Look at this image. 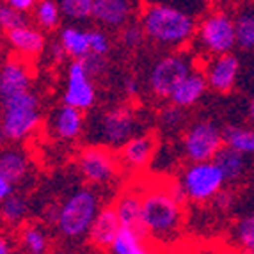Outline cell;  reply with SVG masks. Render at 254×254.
Here are the masks:
<instances>
[{
    "label": "cell",
    "instance_id": "obj_36",
    "mask_svg": "<svg viewBox=\"0 0 254 254\" xmlns=\"http://www.w3.org/2000/svg\"><path fill=\"white\" fill-rule=\"evenodd\" d=\"M85 64V68H87V71H89V75L93 76L94 80H96L98 76H102L103 73L107 71V57H103V55H94V54H89L85 59H82Z\"/></svg>",
    "mask_w": 254,
    "mask_h": 254
},
{
    "label": "cell",
    "instance_id": "obj_19",
    "mask_svg": "<svg viewBox=\"0 0 254 254\" xmlns=\"http://www.w3.org/2000/svg\"><path fill=\"white\" fill-rule=\"evenodd\" d=\"M84 131L82 110L69 105H61L52 116V133L59 140H75Z\"/></svg>",
    "mask_w": 254,
    "mask_h": 254
},
{
    "label": "cell",
    "instance_id": "obj_23",
    "mask_svg": "<svg viewBox=\"0 0 254 254\" xmlns=\"http://www.w3.org/2000/svg\"><path fill=\"white\" fill-rule=\"evenodd\" d=\"M30 173V160L21 149L9 148L0 151V174L14 185L25 182Z\"/></svg>",
    "mask_w": 254,
    "mask_h": 254
},
{
    "label": "cell",
    "instance_id": "obj_13",
    "mask_svg": "<svg viewBox=\"0 0 254 254\" xmlns=\"http://www.w3.org/2000/svg\"><path fill=\"white\" fill-rule=\"evenodd\" d=\"M32 89V73L20 55L9 57L0 66V102Z\"/></svg>",
    "mask_w": 254,
    "mask_h": 254
},
{
    "label": "cell",
    "instance_id": "obj_29",
    "mask_svg": "<svg viewBox=\"0 0 254 254\" xmlns=\"http://www.w3.org/2000/svg\"><path fill=\"white\" fill-rule=\"evenodd\" d=\"M231 237L244 254H254V212L240 217L231 229Z\"/></svg>",
    "mask_w": 254,
    "mask_h": 254
},
{
    "label": "cell",
    "instance_id": "obj_15",
    "mask_svg": "<svg viewBox=\"0 0 254 254\" xmlns=\"http://www.w3.org/2000/svg\"><path fill=\"white\" fill-rule=\"evenodd\" d=\"M135 14L133 0H94L93 20L105 29H121Z\"/></svg>",
    "mask_w": 254,
    "mask_h": 254
},
{
    "label": "cell",
    "instance_id": "obj_32",
    "mask_svg": "<svg viewBox=\"0 0 254 254\" xmlns=\"http://www.w3.org/2000/svg\"><path fill=\"white\" fill-rule=\"evenodd\" d=\"M146 39L144 29L139 21H128L127 25L119 29V43L128 50H135L139 48Z\"/></svg>",
    "mask_w": 254,
    "mask_h": 254
},
{
    "label": "cell",
    "instance_id": "obj_35",
    "mask_svg": "<svg viewBox=\"0 0 254 254\" xmlns=\"http://www.w3.org/2000/svg\"><path fill=\"white\" fill-rule=\"evenodd\" d=\"M87 32H89L91 54L107 57V54L110 52V38L109 36H107L102 29H87Z\"/></svg>",
    "mask_w": 254,
    "mask_h": 254
},
{
    "label": "cell",
    "instance_id": "obj_28",
    "mask_svg": "<svg viewBox=\"0 0 254 254\" xmlns=\"http://www.w3.org/2000/svg\"><path fill=\"white\" fill-rule=\"evenodd\" d=\"M27 213H29V203L23 195L16 194V192L0 204V220L9 228H16V226L23 224Z\"/></svg>",
    "mask_w": 254,
    "mask_h": 254
},
{
    "label": "cell",
    "instance_id": "obj_9",
    "mask_svg": "<svg viewBox=\"0 0 254 254\" xmlns=\"http://www.w3.org/2000/svg\"><path fill=\"white\" fill-rule=\"evenodd\" d=\"M224 146V131L215 121L199 119L183 130L182 153L189 162L213 160Z\"/></svg>",
    "mask_w": 254,
    "mask_h": 254
},
{
    "label": "cell",
    "instance_id": "obj_21",
    "mask_svg": "<svg viewBox=\"0 0 254 254\" xmlns=\"http://www.w3.org/2000/svg\"><path fill=\"white\" fill-rule=\"evenodd\" d=\"M112 206L118 213L121 226L140 229V210H142L140 192L133 190V189H127L116 197Z\"/></svg>",
    "mask_w": 254,
    "mask_h": 254
},
{
    "label": "cell",
    "instance_id": "obj_31",
    "mask_svg": "<svg viewBox=\"0 0 254 254\" xmlns=\"http://www.w3.org/2000/svg\"><path fill=\"white\" fill-rule=\"evenodd\" d=\"M63 14L69 21H85L93 18L94 0H57Z\"/></svg>",
    "mask_w": 254,
    "mask_h": 254
},
{
    "label": "cell",
    "instance_id": "obj_8",
    "mask_svg": "<svg viewBox=\"0 0 254 254\" xmlns=\"http://www.w3.org/2000/svg\"><path fill=\"white\" fill-rule=\"evenodd\" d=\"M76 169L85 183L93 187L110 185L118 178L121 160L114 149L103 144L85 146L76 155Z\"/></svg>",
    "mask_w": 254,
    "mask_h": 254
},
{
    "label": "cell",
    "instance_id": "obj_37",
    "mask_svg": "<svg viewBox=\"0 0 254 254\" xmlns=\"http://www.w3.org/2000/svg\"><path fill=\"white\" fill-rule=\"evenodd\" d=\"M212 204L215 210H219V212H229L235 204L233 192L228 190V189H222V190L215 194V197L212 199Z\"/></svg>",
    "mask_w": 254,
    "mask_h": 254
},
{
    "label": "cell",
    "instance_id": "obj_33",
    "mask_svg": "<svg viewBox=\"0 0 254 254\" xmlns=\"http://www.w3.org/2000/svg\"><path fill=\"white\" fill-rule=\"evenodd\" d=\"M29 23L25 13H20L9 4H0V30L9 32V30L18 29Z\"/></svg>",
    "mask_w": 254,
    "mask_h": 254
},
{
    "label": "cell",
    "instance_id": "obj_30",
    "mask_svg": "<svg viewBox=\"0 0 254 254\" xmlns=\"http://www.w3.org/2000/svg\"><path fill=\"white\" fill-rule=\"evenodd\" d=\"M61 9L57 0H38L34 7V18L41 29L52 30L61 23Z\"/></svg>",
    "mask_w": 254,
    "mask_h": 254
},
{
    "label": "cell",
    "instance_id": "obj_5",
    "mask_svg": "<svg viewBox=\"0 0 254 254\" xmlns=\"http://www.w3.org/2000/svg\"><path fill=\"white\" fill-rule=\"evenodd\" d=\"M197 68L192 55L183 50H173L164 54L153 63L151 69L148 71V89L153 96L160 100H169L173 91L182 84L189 73Z\"/></svg>",
    "mask_w": 254,
    "mask_h": 254
},
{
    "label": "cell",
    "instance_id": "obj_2",
    "mask_svg": "<svg viewBox=\"0 0 254 254\" xmlns=\"http://www.w3.org/2000/svg\"><path fill=\"white\" fill-rule=\"evenodd\" d=\"M146 39L157 47L180 50L194 39L197 23L189 13L167 4H151L140 16Z\"/></svg>",
    "mask_w": 254,
    "mask_h": 254
},
{
    "label": "cell",
    "instance_id": "obj_40",
    "mask_svg": "<svg viewBox=\"0 0 254 254\" xmlns=\"http://www.w3.org/2000/svg\"><path fill=\"white\" fill-rule=\"evenodd\" d=\"M14 189H16V185H14L13 182H9L5 176H2V174H0V204L4 203L9 195L14 194Z\"/></svg>",
    "mask_w": 254,
    "mask_h": 254
},
{
    "label": "cell",
    "instance_id": "obj_26",
    "mask_svg": "<svg viewBox=\"0 0 254 254\" xmlns=\"http://www.w3.org/2000/svg\"><path fill=\"white\" fill-rule=\"evenodd\" d=\"M235 16V32H237V47L240 50H254V5H242Z\"/></svg>",
    "mask_w": 254,
    "mask_h": 254
},
{
    "label": "cell",
    "instance_id": "obj_34",
    "mask_svg": "<svg viewBox=\"0 0 254 254\" xmlns=\"http://www.w3.org/2000/svg\"><path fill=\"white\" fill-rule=\"evenodd\" d=\"M158 121L167 130H178L183 127V121H185V109H180L169 102V105H165L158 112Z\"/></svg>",
    "mask_w": 254,
    "mask_h": 254
},
{
    "label": "cell",
    "instance_id": "obj_42",
    "mask_svg": "<svg viewBox=\"0 0 254 254\" xmlns=\"http://www.w3.org/2000/svg\"><path fill=\"white\" fill-rule=\"evenodd\" d=\"M246 116H247V121L254 127V94L247 100V105H246Z\"/></svg>",
    "mask_w": 254,
    "mask_h": 254
},
{
    "label": "cell",
    "instance_id": "obj_1",
    "mask_svg": "<svg viewBox=\"0 0 254 254\" xmlns=\"http://www.w3.org/2000/svg\"><path fill=\"white\" fill-rule=\"evenodd\" d=\"M140 229L153 242L169 244L183 229L185 220V194L178 182L151 185L140 192Z\"/></svg>",
    "mask_w": 254,
    "mask_h": 254
},
{
    "label": "cell",
    "instance_id": "obj_17",
    "mask_svg": "<svg viewBox=\"0 0 254 254\" xmlns=\"http://www.w3.org/2000/svg\"><path fill=\"white\" fill-rule=\"evenodd\" d=\"M119 229H121V222H119V217L116 213L114 206H103L94 219L87 237H89L91 244L94 247L107 251L114 244Z\"/></svg>",
    "mask_w": 254,
    "mask_h": 254
},
{
    "label": "cell",
    "instance_id": "obj_16",
    "mask_svg": "<svg viewBox=\"0 0 254 254\" xmlns=\"http://www.w3.org/2000/svg\"><path fill=\"white\" fill-rule=\"evenodd\" d=\"M5 39H7L9 47L13 48L20 57H23V59L38 57L47 48L45 34L39 29L30 25V23L5 32Z\"/></svg>",
    "mask_w": 254,
    "mask_h": 254
},
{
    "label": "cell",
    "instance_id": "obj_39",
    "mask_svg": "<svg viewBox=\"0 0 254 254\" xmlns=\"http://www.w3.org/2000/svg\"><path fill=\"white\" fill-rule=\"evenodd\" d=\"M48 54H50V59L54 61V63H63V61L68 57V54H66V50H64V47L61 45L59 39L54 41V43H50V47H48Z\"/></svg>",
    "mask_w": 254,
    "mask_h": 254
},
{
    "label": "cell",
    "instance_id": "obj_43",
    "mask_svg": "<svg viewBox=\"0 0 254 254\" xmlns=\"http://www.w3.org/2000/svg\"><path fill=\"white\" fill-rule=\"evenodd\" d=\"M0 254H13V249H11V242L0 233Z\"/></svg>",
    "mask_w": 254,
    "mask_h": 254
},
{
    "label": "cell",
    "instance_id": "obj_20",
    "mask_svg": "<svg viewBox=\"0 0 254 254\" xmlns=\"http://www.w3.org/2000/svg\"><path fill=\"white\" fill-rule=\"evenodd\" d=\"M219 169L222 171L226 178V183H237L246 176L247 169H249V157L244 153L237 151V149L229 148V146H222L220 151L213 158Z\"/></svg>",
    "mask_w": 254,
    "mask_h": 254
},
{
    "label": "cell",
    "instance_id": "obj_24",
    "mask_svg": "<svg viewBox=\"0 0 254 254\" xmlns=\"http://www.w3.org/2000/svg\"><path fill=\"white\" fill-rule=\"evenodd\" d=\"M18 244L27 254H48L50 253L52 242L47 229L41 224H21L18 233Z\"/></svg>",
    "mask_w": 254,
    "mask_h": 254
},
{
    "label": "cell",
    "instance_id": "obj_18",
    "mask_svg": "<svg viewBox=\"0 0 254 254\" xmlns=\"http://www.w3.org/2000/svg\"><path fill=\"white\" fill-rule=\"evenodd\" d=\"M208 91V82L204 78L203 71L195 68L192 73L185 76L182 80V84L173 91V94L169 96V102L174 103L180 109H192L194 105L203 100V96Z\"/></svg>",
    "mask_w": 254,
    "mask_h": 254
},
{
    "label": "cell",
    "instance_id": "obj_10",
    "mask_svg": "<svg viewBox=\"0 0 254 254\" xmlns=\"http://www.w3.org/2000/svg\"><path fill=\"white\" fill-rule=\"evenodd\" d=\"M139 116L131 105H116L103 110L96 119V137L98 142L109 148H121V146L137 135L139 130Z\"/></svg>",
    "mask_w": 254,
    "mask_h": 254
},
{
    "label": "cell",
    "instance_id": "obj_44",
    "mask_svg": "<svg viewBox=\"0 0 254 254\" xmlns=\"http://www.w3.org/2000/svg\"><path fill=\"white\" fill-rule=\"evenodd\" d=\"M208 2H213V0H208Z\"/></svg>",
    "mask_w": 254,
    "mask_h": 254
},
{
    "label": "cell",
    "instance_id": "obj_14",
    "mask_svg": "<svg viewBox=\"0 0 254 254\" xmlns=\"http://www.w3.org/2000/svg\"><path fill=\"white\" fill-rule=\"evenodd\" d=\"M157 151V139L153 133H137L130 140H127L121 148H119V160L121 165L128 169L140 171L153 160Z\"/></svg>",
    "mask_w": 254,
    "mask_h": 254
},
{
    "label": "cell",
    "instance_id": "obj_11",
    "mask_svg": "<svg viewBox=\"0 0 254 254\" xmlns=\"http://www.w3.org/2000/svg\"><path fill=\"white\" fill-rule=\"evenodd\" d=\"M64 105L75 107V109L89 110L96 103V87L94 78L89 75L82 59H73L66 69V85L63 93Z\"/></svg>",
    "mask_w": 254,
    "mask_h": 254
},
{
    "label": "cell",
    "instance_id": "obj_6",
    "mask_svg": "<svg viewBox=\"0 0 254 254\" xmlns=\"http://www.w3.org/2000/svg\"><path fill=\"white\" fill-rule=\"evenodd\" d=\"M194 38L208 57L233 52L237 48L235 16L226 9H217L208 13L199 21Z\"/></svg>",
    "mask_w": 254,
    "mask_h": 254
},
{
    "label": "cell",
    "instance_id": "obj_41",
    "mask_svg": "<svg viewBox=\"0 0 254 254\" xmlns=\"http://www.w3.org/2000/svg\"><path fill=\"white\" fill-rule=\"evenodd\" d=\"M5 4H9L20 13H29V11H32L36 7L38 0H5Z\"/></svg>",
    "mask_w": 254,
    "mask_h": 254
},
{
    "label": "cell",
    "instance_id": "obj_12",
    "mask_svg": "<svg viewBox=\"0 0 254 254\" xmlns=\"http://www.w3.org/2000/svg\"><path fill=\"white\" fill-rule=\"evenodd\" d=\"M208 82V89L219 94H228L237 87L240 76V59L233 52L208 57L204 69H201Z\"/></svg>",
    "mask_w": 254,
    "mask_h": 254
},
{
    "label": "cell",
    "instance_id": "obj_3",
    "mask_svg": "<svg viewBox=\"0 0 254 254\" xmlns=\"http://www.w3.org/2000/svg\"><path fill=\"white\" fill-rule=\"evenodd\" d=\"M102 210L100 195L93 189H76L69 192L59 204L47 210V219L57 233L68 240L87 237L94 219Z\"/></svg>",
    "mask_w": 254,
    "mask_h": 254
},
{
    "label": "cell",
    "instance_id": "obj_25",
    "mask_svg": "<svg viewBox=\"0 0 254 254\" xmlns=\"http://www.w3.org/2000/svg\"><path fill=\"white\" fill-rule=\"evenodd\" d=\"M59 41L68 54V57H71V59H85L91 54L87 29L76 25L63 27V30L59 32Z\"/></svg>",
    "mask_w": 254,
    "mask_h": 254
},
{
    "label": "cell",
    "instance_id": "obj_38",
    "mask_svg": "<svg viewBox=\"0 0 254 254\" xmlns=\"http://www.w3.org/2000/svg\"><path fill=\"white\" fill-rule=\"evenodd\" d=\"M123 93L127 94V98L133 100L140 94V84L135 76H127L123 80Z\"/></svg>",
    "mask_w": 254,
    "mask_h": 254
},
{
    "label": "cell",
    "instance_id": "obj_22",
    "mask_svg": "<svg viewBox=\"0 0 254 254\" xmlns=\"http://www.w3.org/2000/svg\"><path fill=\"white\" fill-rule=\"evenodd\" d=\"M109 251L112 254H153L149 247V238L144 235V231L137 228H125V226H121Z\"/></svg>",
    "mask_w": 254,
    "mask_h": 254
},
{
    "label": "cell",
    "instance_id": "obj_4",
    "mask_svg": "<svg viewBox=\"0 0 254 254\" xmlns=\"http://www.w3.org/2000/svg\"><path fill=\"white\" fill-rule=\"evenodd\" d=\"M0 109V135L9 142L29 139L41 125V102L32 89L2 100Z\"/></svg>",
    "mask_w": 254,
    "mask_h": 254
},
{
    "label": "cell",
    "instance_id": "obj_7",
    "mask_svg": "<svg viewBox=\"0 0 254 254\" xmlns=\"http://www.w3.org/2000/svg\"><path fill=\"white\" fill-rule=\"evenodd\" d=\"M183 194L192 203H206L215 197L226 185V178L213 160L189 162L178 180Z\"/></svg>",
    "mask_w": 254,
    "mask_h": 254
},
{
    "label": "cell",
    "instance_id": "obj_27",
    "mask_svg": "<svg viewBox=\"0 0 254 254\" xmlns=\"http://www.w3.org/2000/svg\"><path fill=\"white\" fill-rule=\"evenodd\" d=\"M224 144L244 153L247 157H254V127L244 125H228L222 128Z\"/></svg>",
    "mask_w": 254,
    "mask_h": 254
}]
</instances>
